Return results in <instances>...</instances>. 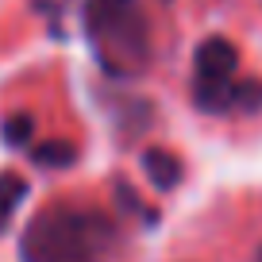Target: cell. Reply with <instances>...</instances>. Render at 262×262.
Returning a JSON list of instances; mask_svg holds the SVG:
<instances>
[{
  "label": "cell",
  "instance_id": "9",
  "mask_svg": "<svg viewBox=\"0 0 262 262\" xmlns=\"http://www.w3.org/2000/svg\"><path fill=\"white\" fill-rule=\"evenodd\" d=\"M258 262H262V254H258Z\"/></svg>",
  "mask_w": 262,
  "mask_h": 262
},
{
  "label": "cell",
  "instance_id": "8",
  "mask_svg": "<svg viewBox=\"0 0 262 262\" xmlns=\"http://www.w3.org/2000/svg\"><path fill=\"white\" fill-rule=\"evenodd\" d=\"M231 108H239V112H258L262 108V81H235Z\"/></svg>",
  "mask_w": 262,
  "mask_h": 262
},
{
  "label": "cell",
  "instance_id": "6",
  "mask_svg": "<svg viewBox=\"0 0 262 262\" xmlns=\"http://www.w3.org/2000/svg\"><path fill=\"white\" fill-rule=\"evenodd\" d=\"M74 158H77V147L70 139H47L35 147V162L47 166V170H66Z\"/></svg>",
  "mask_w": 262,
  "mask_h": 262
},
{
  "label": "cell",
  "instance_id": "2",
  "mask_svg": "<svg viewBox=\"0 0 262 262\" xmlns=\"http://www.w3.org/2000/svg\"><path fill=\"white\" fill-rule=\"evenodd\" d=\"M85 35L112 77L139 74L150 62V27L139 0H85Z\"/></svg>",
  "mask_w": 262,
  "mask_h": 262
},
{
  "label": "cell",
  "instance_id": "3",
  "mask_svg": "<svg viewBox=\"0 0 262 262\" xmlns=\"http://www.w3.org/2000/svg\"><path fill=\"white\" fill-rule=\"evenodd\" d=\"M193 66H196V81L201 85H231L239 70V50L224 35H212V39H205L196 47Z\"/></svg>",
  "mask_w": 262,
  "mask_h": 262
},
{
  "label": "cell",
  "instance_id": "4",
  "mask_svg": "<svg viewBox=\"0 0 262 262\" xmlns=\"http://www.w3.org/2000/svg\"><path fill=\"white\" fill-rule=\"evenodd\" d=\"M143 173L150 178V185H155L158 193H170V189H178L181 178H185V170H181L178 155H170V150H162V147L143 150Z\"/></svg>",
  "mask_w": 262,
  "mask_h": 262
},
{
  "label": "cell",
  "instance_id": "1",
  "mask_svg": "<svg viewBox=\"0 0 262 262\" xmlns=\"http://www.w3.org/2000/svg\"><path fill=\"white\" fill-rule=\"evenodd\" d=\"M112 228L97 212L47 208L27 224L19 239V262H104Z\"/></svg>",
  "mask_w": 262,
  "mask_h": 262
},
{
  "label": "cell",
  "instance_id": "7",
  "mask_svg": "<svg viewBox=\"0 0 262 262\" xmlns=\"http://www.w3.org/2000/svg\"><path fill=\"white\" fill-rule=\"evenodd\" d=\"M31 131H35V120L27 112H16V116L4 120V131H0V135H4L8 147H27V143H31Z\"/></svg>",
  "mask_w": 262,
  "mask_h": 262
},
{
  "label": "cell",
  "instance_id": "5",
  "mask_svg": "<svg viewBox=\"0 0 262 262\" xmlns=\"http://www.w3.org/2000/svg\"><path fill=\"white\" fill-rule=\"evenodd\" d=\"M27 193H31L27 178H19V173H12V170L0 173V231L8 228V220L16 216V208L27 201Z\"/></svg>",
  "mask_w": 262,
  "mask_h": 262
}]
</instances>
